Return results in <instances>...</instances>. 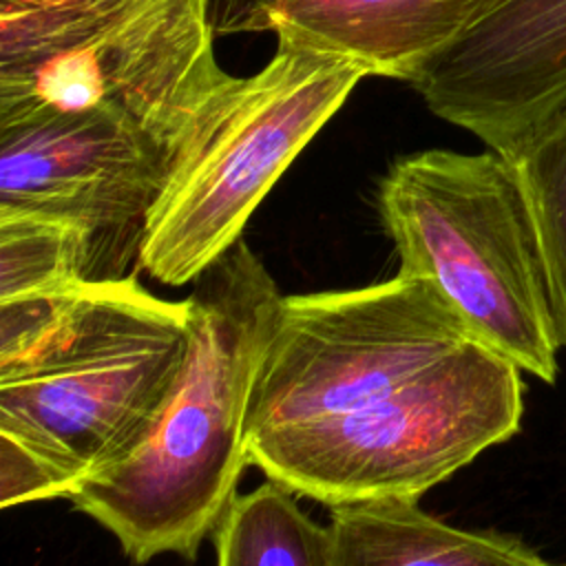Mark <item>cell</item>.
<instances>
[{"instance_id":"8","label":"cell","mask_w":566,"mask_h":566,"mask_svg":"<svg viewBox=\"0 0 566 566\" xmlns=\"http://www.w3.org/2000/svg\"><path fill=\"white\" fill-rule=\"evenodd\" d=\"M188 318L57 369L0 382V431L82 484L128 455L153 424L184 363Z\"/></svg>"},{"instance_id":"14","label":"cell","mask_w":566,"mask_h":566,"mask_svg":"<svg viewBox=\"0 0 566 566\" xmlns=\"http://www.w3.org/2000/svg\"><path fill=\"white\" fill-rule=\"evenodd\" d=\"M93 256L91 234L75 223L31 212H0V301L95 279Z\"/></svg>"},{"instance_id":"4","label":"cell","mask_w":566,"mask_h":566,"mask_svg":"<svg viewBox=\"0 0 566 566\" xmlns=\"http://www.w3.org/2000/svg\"><path fill=\"white\" fill-rule=\"evenodd\" d=\"M520 367L469 340L365 405L248 440V464L321 504L420 500L513 438L524 413Z\"/></svg>"},{"instance_id":"12","label":"cell","mask_w":566,"mask_h":566,"mask_svg":"<svg viewBox=\"0 0 566 566\" xmlns=\"http://www.w3.org/2000/svg\"><path fill=\"white\" fill-rule=\"evenodd\" d=\"M327 533L329 566H555L511 535L451 526L418 500L329 506Z\"/></svg>"},{"instance_id":"16","label":"cell","mask_w":566,"mask_h":566,"mask_svg":"<svg viewBox=\"0 0 566 566\" xmlns=\"http://www.w3.org/2000/svg\"><path fill=\"white\" fill-rule=\"evenodd\" d=\"M80 482L53 460L0 431V506L11 509L49 497H71Z\"/></svg>"},{"instance_id":"17","label":"cell","mask_w":566,"mask_h":566,"mask_svg":"<svg viewBox=\"0 0 566 566\" xmlns=\"http://www.w3.org/2000/svg\"><path fill=\"white\" fill-rule=\"evenodd\" d=\"M223 13H221V29H232V31H241L245 18L250 15V11L261 2V0H223Z\"/></svg>"},{"instance_id":"1","label":"cell","mask_w":566,"mask_h":566,"mask_svg":"<svg viewBox=\"0 0 566 566\" xmlns=\"http://www.w3.org/2000/svg\"><path fill=\"white\" fill-rule=\"evenodd\" d=\"M283 294L239 239L188 296L177 378L135 449L82 480L71 504L135 564L197 559L248 467V416Z\"/></svg>"},{"instance_id":"3","label":"cell","mask_w":566,"mask_h":566,"mask_svg":"<svg viewBox=\"0 0 566 566\" xmlns=\"http://www.w3.org/2000/svg\"><path fill=\"white\" fill-rule=\"evenodd\" d=\"M398 274L431 281L471 332L553 385L562 347L533 217L497 150L429 148L398 157L378 184Z\"/></svg>"},{"instance_id":"5","label":"cell","mask_w":566,"mask_h":566,"mask_svg":"<svg viewBox=\"0 0 566 566\" xmlns=\"http://www.w3.org/2000/svg\"><path fill=\"white\" fill-rule=\"evenodd\" d=\"M365 73L343 57L276 40L272 60L206 106L175 153L137 248L164 285L195 283L243 234L252 212L340 111Z\"/></svg>"},{"instance_id":"13","label":"cell","mask_w":566,"mask_h":566,"mask_svg":"<svg viewBox=\"0 0 566 566\" xmlns=\"http://www.w3.org/2000/svg\"><path fill=\"white\" fill-rule=\"evenodd\" d=\"M217 566H329V533L268 480L237 493L212 531Z\"/></svg>"},{"instance_id":"6","label":"cell","mask_w":566,"mask_h":566,"mask_svg":"<svg viewBox=\"0 0 566 566\" xmlns=\"http://www.w3.org/2000/svg\"><path fill=\"white\" fill-rule=\"evenodd\" d=\"M475 338L427 279L287 294L254 380L248 440L352 411Z\"/></svg>"},{"instance_id":"2","label":"cell","mask_w":566,"mask_h":566,"mask_svg":"<svg viewBox=\"0 0 566 566\" xmlns=\"http://www.w3.org/2000/svg\"><path fill=\"white\" fill-rule=\"evenodd\" d=\"M232 77L210 0H0V126L108 108L179 148Z\"/></svg>"},{"instance_id":"15","label":"cell","mask_w":566,"mask_h":566,"mask_svg":"<svg viewBox=\"0 0 566 566\" xmlns=\"http://www.w3.org/2000/svg\"><path fill=\"white\" fill-rule=\"evenodd\" d=\"M504 157L520 177L533 217L557 334L566 349V108Z\"/></svg>"},{"instance_id":"7","label":"cell","mask_w":566,"mask_h":566,"mask_svg":"<svg viewBox=\"0 0 566 566\" xmlns=\"http://www.w3.org/2000/svg\"><path fill=\"white\" fill-rule=\"evenodd\" d=\"M175 153L168 139L108 108L0 126V212L75 223L95 250L126 232L142 241Z\"/></svg>"},{"instance_id":"11","label":"cell","mask_w":566,"mask_h":566,"mask_svg":"<svg viewBox=\"0 0 566 566\" xmlns=\"http://www.w3.org/2000/svg\"><path fill=\"white\" fill-rule=\"evenodd\" d=\"M188 314V298H159L133 276L80 279L0 301V382L57 369Z\"/></svg>"},{"instance_id":"10","label":"cell","mask_w":566,"mask_h":566,"mask_svg":"<svg viewBox=\"0 0 566 566\" xmlns=\"http://www.w3.org/2000/svg\"><path fill=\"white\" fill-rule=\"evenodd\" d=\"M486 0H261L241 31H272L305 49L343 57L365 77L413 84Z\"/></svg>"},{"instance_id":"9","label":"cell","mask_w":566,"mask_h":566,"mask_svg":"<svg viewBox=\"0 0 566 566\" xmlns=\"http://www.w3.org/2000/svg\"><path fill=\"white\" fill-rule=\"evenodd\" d=\"M413 86L431 113L511 155L566 108V0H486Z\"/></svg>"}]
</instances>
